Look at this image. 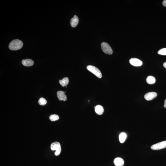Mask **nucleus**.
<instances>
[{"instance_id":"obj_1","label":"nucleus","mask_w":166,"mask_h":166,"mask_svg":"<svg viewBox=\"0 0 166 166\" xmlns=\"http://www.w3.org/2000/svg\"><path fill=\"white\" fill-rule=\"evenodd\" d=\"M23 46L22 42L19 39L13 40L10 43L9 48L11 50L16 51L20 49Z\"/></svg>"},{"instance_id":"obj_2","label":"nucleus","mask_w":166,"mask_h":166,"mask_svg":"<svg viewBox=\"0 0 166 166\" xmlns=\"http://www.w3.org/2000/svg\"><path fill=\"white\" fill-rule=\"evenodd\" d=\"M51 148L52 151H55V155L58 156L60 154L61 152V144L59 142L56 141L51 144Z\"/></svg>"},{"instance_id":"obj_3","label":"nucleus","mask_w":166,"mask_h":166,"mask_svg":"<svg viewBox=\"0 0 166 166\" xmlns=\"http://www.w3.org/2000/svg\"><path fill=\"white\" fill-rule=\"evenodd\" d=\"M87 69L89 71L92 73L98 78H101L102 75L101 71L96 67L91 65H89L87 67Z\"/></svg>"},{"instance_id":"obj_4","label":"nucleus","mask_w":166,"mask_h":166,"mask_svg":"<svg viewBox=\"0 0 166 166\" xmlns=\"http://www.w3.org/2000/svg\"><path fill=\"white\" fill-rule=\"evenodd\" d=\"M101 49L105 53L108 55H112L113 51L112 49L109 44L105 42H103L101 44Z\"/></svg>"},{"instance_id":"obj_5","label":"nucleus","mask_w":166,"mask_h":166,"mask_svg":"<svg viewBox=\"0 0 166 166\" xmlns=\"http://www.w3.org/2000/svg\"><path fill=\"white\" fill-rule=\"evenodd\" d=\"M166 148V141H161L153 144L151 146V148L153 150H159Z\"/></svg>"},{"instance_id":"obj_6","label":"nucleus","mask_w":166,"mask_h":166,"mask_svg":"<svg viewBox=\"0 0 166 166\" xmlns=\"http://www.w3.org/2000/svg\"><path fill=\"white\" fill-rule=\"evenodd\" d=\"M131 65L135 67H139L142 65V61L137 58H132L130 60Z\"/></svg>"},{"instance_id":"obj_7","label":"nucleus","mask_w":166,"mask_h":166,"mask_svg":"<svg viewBox=\"0 0 166 166\" xmlns=\"http://www.w3.org/2000/svg\"><path fill=\"white\" fill-rule=\"evenodd\" d=\"M157 94L155 92H150L147 93L144 96V98L147 100H151L157 97Z\"/></svg>"},{"instance_id":"obj_8","label":"nucleus","mask_w":166,"mask_h":166,"mask_svg":"<svg viewBox=\"0 0 166 166\" xmlns=\"http://www.w3.org/2000/svg\"><path fill=\"white\" fill-rule=\"evenodd\" d=\"M65 92L62 91H58L57 93V97L60 101H66L67 97L65 95Z\"/></svg>"},{"instance_id":"obj_9","label":"nucleus","mask_w":166,"mask_h":166,"mask_svg":"<svg viewBox=\"0 0 166 166\" xmlns=\"http://www.w3.org/2000/svg\"><path fill=\"white\" fill-rule=\"evenodd\" d=\"M114 164L116 166H123L124 165L123 160L120 157H117L114 160Z\"/></svg>"},{"instance_id":"obj_10","label":"nucleus","mask_w":166,"mask_h":166,"mask_svg":"<svg viewBox=\"0 0 166 166\" xmlns=\"http://www.w3.org/2000/svg\"><path fill=\"white\" fill-rule=\"evenodd\" d=\"M22 63L23 65L26 67L32 66L34 64L33 61L30 59L23 60Z\"/></svg>"},{"instance_id":"obj_11","label":"nucleus","mask_w":166,"mask_h":166,"mask_svg":"<svg viewBox=\"0 0 166 166\" xmlns=\"http://www.w3.org/2000/svg\"><path fill=\"white\" fill-rule=\"evenodd\" d=\"M79 19L76 15L74 16L73 17L71 18V25L73 28H75L78 24Z\"/></svg>"},{"instance_id":"obj_12","label":"nucleus","mask_w":166,"mask_h":166,"mask_svg":"<svg viewBox=\"0 0 166 166\" xmlns=\"http://www.w3.org/2000/svg\"><path fill=\"white\" fill-rule=\"evenodd\" d=\"M95 111L97 114L98 115H101L104 112V109L103 107L100 105H97L94 107Z\"/></svg>"},{"instance_id":"obj_13","label":"nucleus","mask_w":166,"mask_h":166,"mask_svg":"<svg viewBox=\"0 0 166 166\" xmlns=\"http://www.w3.org/2000/svg\"><path fill=\"white\" fill-rule=\"evenodd\" d=\"M69 82V79L68 77H65L62 80H60L59 83L62 86L64 87L67 86Z\"/></svg>"},{"instance_id":"obj_14","label":"nucleus","mask_w":166,"mask_h":166,"mask_svg":"<svg viewBox=\"0 0 166 166\" xmlns=\"http://www.w3.org/2000/svg\"><path fill=\"white\" fill-rule=\"evenodd\" d=\"M146 81L149 84H153L155 82L156 79L154 77L150 76L147 77Z\"/></svg>"},{"instance_id":"obj_15","label":"nucleus","mask_w":166,"mask_h":166,"mask_svg":"<svg viewBox=\"0 0 166 166\" xmlns=\"http://www.w3.org/2000/svg\"><path fill=\"white\" fill-rule=\"evenodd\" d=\"M127 137V135L124 132L121 133L119 136V140L120 143H124Z\"/></svg>"},{"instance_id":"obj_16","label":"nucleus","mask_w":166,"mask_h":166,"mask_svg":"<svg viewBox=\"0 0 166 166\" xmlns=\"http://www.w3.org/2000/svg\"><path fill=\"white\" fill-rule=\"evenodd\" d=\"M49 119L51 121H55L59 119V117L56 114H52L50 116Z\"/></svg>"},{"instance_id":"obj_17","label":"nucleus","mask_w":166,"mask_h":166,"mask_svg":"<svg viewBox=\"0 0 166 166\" xmlns=\"http://www.w3.org/2000/svg\"><path fill=\"white\" fill-rule=\"evenodd\" d=\"M38 103L40 105L44 106L46 104L47 101L45 99L43 98H41L38 100Z\"/></svg>"},{"instance_id":"obj_18","label":"nucleus","mask_w":166,"mask_h":166,"mask_svg":"<svg viewBox=\"0 0 166 166\" xmlns=\"http://www.w3.org/2000/svg\"><path fill=\"white\" fill-rule=\"evenodd\" d=\"M158 54L159 55H166V48H163L158 51Z\"/></svg>"},{"instance_id":"obj_19","label":"nucleus","mask_w":166,"mask_h":166,"mask_svg":"<svg viewBox=\"0 0 166 166\" xmlns=\"http://www.w3.org/2000/svg\"><path fill=\"white\" fill-rule=\"evenodd\" d=\"M162 5L163 6L166 7V0H164L162 2Z\"/></svg>"},{"instance_id":"obj_20","label":"nucleus","mask_w":166,"mask_h":166,"mask_svg":"<svg viewBox=\"0 0 166 166\" xmlns=\"http://www.w3.org/2000/svg\"><path fill=\"white\" fill-rule=\"evenodd\" d=\"M164 108H166V99L164 101Z\"/></svg>"},{"instance_id":"obj_21","label":"nucleus","mask_w":166,"mask_h":166,"mask_svg":"<svg viewBox=\"0 0 166 166\" xmlns=\"http://www.w3.org/2000/svg\"><path fill=\"white\" fill-rule=\"evenodd\" d=\"M163 66L164 68L166 69V62L164 63L163 64Z\"/></svg>"}]
</instances>
